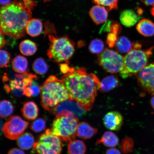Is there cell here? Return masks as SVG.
<instances>
[{
  "label": "cell",
  "instance_id": "cell-1",
  "mask_svg": "<svg viewBox=\"0 0 154 154\" xmlns=\"http://www.w3.org/2000/svg\"><path fill=\"white\" fill-rule=\"evenodd\" d=\"M63 81L71 99L76 100L85 111L91 110L97 94L100 82L95 74L85 69L71 67L63 74Z\"/></svg>",
  "mask_w": 154,
  "mask_h": 154
},
{
  "label": "cell",
  "instance_id": "cell-2",
  "mask_svg": "<svg viewBox=\"0 0 154 154\" xmlns=\"http://www.w3.org/2000/svg\"><path fill=\"white\" fill-rule=\"evenodd\" d=\"M35 3L32 0H17L2 7L1 32L15 39L24 36L26 26L31 19Z\"/></svg>",
  "mask_w": 154,
  "mask_h": 154
},
{
  "label": "cell",
  "instance_id": "cell-3",
  "mask_svg": "<svg viewBox=\"0 0 154 154\" xmlns=\"http://www.w3.org/2000/svg\"><path fill=\"white\" fill-rule=\"evenodd\" d=\"M41 105L51 111L61 102L70 99L63 81L55 76H50L40 86Z\"/></svg>",
  "mask_w": 154,
  "mask_h": 154
},
{
  "label": "cell",
  "instance_id": "cell-4",
  "mask_svg": "<svg viewBox=\"0 0 154 154\" xmlns=\"http://www.w3.org/2000/svg\"><path fill=\"white\" fill-rule=\"evenodd\" d=\"M79 119L72 113H63L56 116L51 129L53 134L66 143L76 138Z\"/></svg>",
  "mask_w": 154,
  "mask_h": 154
},
{
  "label": "cell",
  "instance_id": "cell-5",
  "mask_svg": "<svg viewBox=\"0 0 154 154\" xmlns=\"http://www.w3.org/2000/svg\"><path fill=\"white\" fill-rule=\"evenodd\" d=\"M49 38L51 45L47 51L48 57L54 62H65L68 64L69 60L74 53V42L66 35L57 37L50 35Z\"/></svg>",
  "mask_w": 154,
  "mask_h": 154
},
{
  "label": "cell",
  "instance_id": "cell-6",
  "mask_svg": "<svg viewBox=\"0 0 154 154\" xmlns=\"http://www.w3.org/2000/svg\"><path fill=\"white\" fill-rule=\"evenodd\" d=\"M154 48L153 47L145 50L134 49L127 53L124 57V67L120 72L121 76L126 78L139 72L147 65Z\"/></svg>",
  "mask_w": 154,
  "mask_h": 154
},
{
  "label": "cell",
  "instance_id": "cell-7",
  "mask_svg": "<svg viewBox=\"0 0 154 154\" xmlns=\"http://www.w3.org/2000/svg\"><path fill=\"white\" fill-rule=\"evenodd\" d=\"M62 146L60 138L48 129L35 143L33 147L38 154H60Z\"/></svg>",
  "mask_w": 154,
  "mask_h": 154
},
{
  "label": "cell",
  "instance_id": "cell-8",
  "mask_svg": "<svg viewBox=\"0 0 154 154\" xmlns=\"http://www.w3.org/2000/svg\"><path fill=\"white\" fill-rule=\"evenodd\" d=\"M97 62L106 72L116 73L122 72L124 67V58L118 52L106 49L98 55Z\"/></svg>",
  "mask_w": 154,
  "mask_h": 154
},
{
  "label": "cell",
  "instance_id": "cell-9",
  "mask_svg": "<svg viewBox=\"0 0 154 154\" xmlns=\"http://www.w3.org/2000/svg\"><path fill=\"white\" fill-rule=\"evenodd\" d=\"M29 122L18 116H11L3 125L2 131L6 137L16 140L23 133L28 126Z\"/></svg>",
  "mask_w": 154,
  "mask_h": 154
},
{
  "label": "cell",
  "instance_id": "cell-10",
  "mask_svg": "<svg viewBox=\"0 0 154 154\" xmlns=\"http://www.w3.org/2000/svg\"><path fill=\"white\" fill-rule=\"evenodd\" d=\"M136 75L138 84L142 89L154 95V62L146 65Z\"/></svg>",
  "mask_w": 154,
  "mask_h": 154
},
{
  "label": "cell",
  "instance_id": "cell-11",
  "mask_svg": "<svg viewBox=\"0 0 154 154\" xmlns=\"http://www.w3.org/2000/svg\"><path fill=\"white\" fill-rule=\"evenodd\" d=\"M85 111L76 100L69 99L59 103L50 112L56 116L63 113H70L78 118L82 116Z\"/></svg>",
  "mask_w": 154,
  "mask_h": 154
},
{
  "label": "cell",
  "instance_id": "cell-12",
  "mask_svg": "<svg viewBox=\"0 0 154 154\" xmlns=\"http://www.w3.org/2000/svg\"><path fill=\"white\" fill-rule=\"evenodd\" d=\"M104 125L109 130H120L124 123V118L120 112L117 111H110L105 115L103 119Z\"/></svg>",
  "mask_w": 154,
  "mask_h": 154
},
{
  "label": "cell",
  "instance_id": "cell-13",
  "mask_svg": "<svg viewBox=\"0 0 154 154\" xmlns=\"http://www.w3.org/2000/svg\"><path fill=\"white\" fill-rule=\"evenodd\" d=\"M13 79L9 80V84H5L6 91L11 92L13 95L20 97L24 95V87L23 78L24 74H16Z\"/></svg>",
  "mask_w": 154,
  "mask_h": 154
},
{
  "label": "cell",
  "instance_id": "cell-14",
  "mask_svg": "<svg viewBox=\"0 0 154 154\" xmlns=\"http://www.w3.org/2000/svg\"><path fill=\"white\" fill-rule=\"evenodd\" d=\"M108 11L103 6H94L90 9L89 14L90 17L96 25L103 23L107 20Z\"/></svg>",
  "mask_w": 154,
  "mask_h": 154
},
{
  "label": "cell",
  "instance_id": "cell-15",
  "mask_svg": "<svg viewBox=\"0 0 154 154\" xmlns=\"http://www.w3.org/2000/svg\"><path fill=\"white\" fill-rule=\"evenodd\" d=\"M97 132V128L92 127L87 122H82L79 123L76 136L83 139H90L95 136Z\"/></svg>",
  "mask_w": 154,
  "mask_h": 154
},
{
  "label": "cell",
  "instance_id": "cell-16",
  "mask_svg": "<svg viewBox=\"0 0 154 154\" xmlns=\"http://www.w3.org/2000/svg\"><path fill=\"white\" fill-rule=\"evenodd\" d=\"M140 18L137 13L132 9L125 10L121 13L120 17L121 23L129 28L135 25Z\"/></svg>",
  "mask_w": 154,
  "mask_h": 154
},
{
  "label": "cell",
  "instance_id": "cell-17",
  "mask_svg": "<svg viewBox=\"0 0 154 154\" xmlns=\"http://www.w3.org/2000/svg\"><path fill=\"white\" fill-rule=\"evenodd\" d=\"M23 116L29 121L35 120L38 116V106L32 101L25 103L21 109Z\"/></svg>",
  "mask_w": 154,
  "mask_h": 154
},
{
  "label": "cell",
  "instance_id": "cell-18",
  "mask_svg": "<svg viewBox=\"0 0 154 154\" xmlns=\"http://www.w3.org/2000/svg\"><path fill=\"white\" fill-rule=\"evenodd\" d=\"M119 138L114 133L110 131H107L96 142V145L103 144L108 147H114L119 143Z\"/></svg>",
  "mask_w": 154,
  "mask_h": 154
},
{
  "label": "cell",
  "instance_id": "cell-19",
  "mask_svg": "<svg viewBox=\"0 0 154 154\" xmlns=\"http://www.w3.org/2000/svg\"><path fill=\"white\" fill-rule=\"evenodd\" d=\"M137 30L145 37H151L154 35V23L149 19H144L138 23Z\"/></svg>",
  "mask_w": 154,
  "mask_h": 154
},
{
  "label": "cell",
  "instance_id": "cell-20",
  "mask_svg": "<svg viewBox=\"0 0 154 154\" xmlns=\"http://www.w3.org/2000/svg\"><path fill=\"white\" fill-rule=\"evenodd\" d=\"M119 84L118 77L115 75H110L105 77L100 82L99 88L102 92H109L116 88Z\"/></svg>",
  "mask_w": 154,
  "mask_h": 154
},
{
  "label": "cell",
  "instance_id": "cell-21",
  "mask_svg": "<svg viewBox=\"0 0 154 154\" xmlns=\"http://www.w3.org/2000/svg\"><path fill=\"white\" fill-rule=\"evenodd\" d=\"M43 26L39 19L33 18L29 20L26 26V32L32 37H36L42 33Z\"/></svg>",
  "mask_w": 154,
  "mask_h": 154
},
{
  "label": "cell",
  "instance_id": "cell-22",
  "mask_svg": "<svg viewBox=\"0 0 154 154\" xmlns=\"http://www.w3.org/2000/svg\"><path fill=\"white\" fill-rule=\"evenodd\" d=\"M115 47L119 52L127 54L134 49L133 43L126 36H121L118 38Z\"/></svg>",
  "mask_w": 154,
  "mask_h": 154
},
{
  "label": "cell",
  "instance_id": "cell-23",
  "mask_svg": "<svg viewBox=\"0 0 154 154\" xmlns=\"http://www.w3.org/2000/svg\"><path fill=\"white\" fill-rule=\"evenodd\" d=\"M35 143L34 138L32 135L29 132L23 134L17 140V144L22 149L29 150L33 147Z\"/></svg>",
  "mask_w": 154,
  "mask_h": 154
},
{
  "label": "cell",
  "instance_id": "cell-24",
  "mask_svg": "<svg viewBox=\"0 0 154 154\" xmlns=\"http://www.w3.org/2000/svg\"><path fill=\"white\" fill-rule=\"evenodd\" d=\"M28 66L27 60L23 56H17L11 62L13 70L19 74H22L26 72Z\"/></svg>",
  "mask_w": 154,
  "mask_h": 154
},
{
  "label": "cell",
  "instance_id": "cell-25",
  "mask_svg": "<svg viewBox=\"0 0 154 154\" xmlns=\"http://www.w3.org/2000/svg\"><path fill=\"white\" fill-rule=\"evenodd\" d=\"M67 151L69 154H85L87 148L82 140H74L69 142Z\"/></svg>",
  "mask_w": 154,
  "mask_h": 154
},
{
  "label": "cell",
  "instance_id": "cell-26",
  "mask_svg": "<svg viewBox=\"0 0 154 154\" xmlns=\"http://www.w3.org/2000/svg\"><path fill=\"white\" fill-rule=\"evenodd\" d=\"M19 48L21 53L26 56L33 55L37 50L35 43L29 40H25L21 42Z\"/></svg>",
  "mask_w": 154,
  "mask_h": 154
},
{
  "label": "cell",
  "instance_id": "cell-27",
  "mask_svg": "<svg viewBox=\"0 0 154 154\" xmlns=\"http://www.w3.org/2000/svg\"><path fill=\"white\" fill-rule=\"evenodd\" d=\"M34 72L40 75L45 74L48 72V65L45 60L42 57H38L34 61L32 65Z\"/></svg>",
  "mask_w": 154,
  "mask_h": 154
},
{
  "label": "cell",
  "instance_id": "cell-28",
  "mask_svg": "<svg viewBox=\"0 0 154 154\" xmlns=\"http://www.w3.org/2000/svg\"><path fill=\"white\" fill-rule=\"evenodd\" d=\"M14 112L12 103L7 100H3L0 103V116L2 118L5 119L11 116Z\"/></svg>",
  "mask_w": 154,
  "mask_h": 154
},
{
  "label": "cell",
  "instance_id": "cell-29",
  "mask_svg": "<svg viewBox=\"0 0 154 154\" xmlns=\"http://www.w3.org/2000/svg\"><path fill=\"white\" fill-rule=\"evenodd\" d=\"M104 47L105 44L99 38H96L90 42L88 49L92 54H100L104 50Z\"/></svg>",
  "mask_w": 154,
  "mask_h": 154
},
{
  "label": "cell",
  "instance_id": "cell-30",
  "mask_svg": "<svg viewBox=\"0 0 154 154\" xmlns=\"http://www.w3.org/2000/svg\"><path fill=\"white\" fill-rule=\"evenodd\" d=\"M119 0H92V3L103 6L109 11L118 9Z\"/></svg>",
  "mask_w": 154,
  "mask_h": 154
},
{
  "label": "cell",
  "instance_id": "cell-31",
  "mask_svg": "<svg viewBox=\"0 0 154 154\" xmlns=\"http://www.w3.org/2000/svg\"><path fill=\"white\" fill-rule=\"evenodd\" d=\"M134 147V140L130 137L125 138L121 141L120 146L121 152L125 154L132 152Z\"/></svg>",
  "mask_w": 154,
  "mask_h": 154
},
{
  "label": "cell",
  "instance_id": "cell-32",
  "mask_svg": "<svg viewBox=\"0 0 154 154\" xmlns=\"http://www.w3.org/2000/svg\"><path fill=\"white\" fill-rule=\"evenodd\" d=\"M46 121L42 118H38L31 123V129L35 132H39L43 131L46 127Z\"/></svg>",
  "mask_w": 154,
  "mask_h": 154
},
{
  "label": "cell",
  "instance_id": "cell-33",
  "mask_svg": "<svg viewBox=\"0 0 154 154\" xmlns=\"http://www.w3.org/2000/svg\"><path fill=\"white\" fill-rule=\"evenodd\" d=\"M10 60L9 53L5 50H1L0 51V66L1 68L7 67Z\"/></svg>",
  "mask_w": 154,
  "mask_h": 154
},
{
  "label": "cell",
  "instance_id": "cell-34",
  "mask_svg": "<svg viewBox=\"0 0 154 154\" xmlns=\"http://www.w3.org/2000/svg\"><path fill=\"white\" fill-rule=\"evenodd\" d=\"M118 38L117 35L112 32L108 34L106 42L109 47L112 48L115 47Z\"/></svg>",
  "mask_w": 154,
  "mask_h": 154
},
{
  "label": "cell",
  "instance_id": "cell-35",
  "mask_svg": "<svg viewBox=\"0 0 154 154\" xmlns=\"http://www.w3.org/2000/svg\"><path fill=\"white\" fill-rule=\"evenodd\" d=\"M122 26L120 23L116 21H112L110 29V32L116 34L118 35L120 34L122 31Z\"/></svg>",
  "mask_w": 154,
  "mask_h": 154
},
{
  "label": "cell",
  "instance_id": "cell-36",
  "mask_svg": "<svg viewBox=\"0 0 154 154\" xmlns=\"http://www.w3.org/2000/svg\"><path fill=\"white\" fill-rule=\"evenodd\" d=\"M112 21L107 20L102 26L100 31V33L104 32H110V26Z\"/></svg>",
  "mask_w": 154,
  "mask_h": 154
},
{
  "label": "cell",
  "instance_id": "cell-37",
  "mask_svg": "<svg viewBox=\"0 0 154 154\" xmlns=\"http://www.w3.org/2000/svg\"><path fill=\"white\" fill-rule=\"evenodd\" d=\"M7 154H26L22 149L14 148L10 150Z\"/></svg>",
  "mask_w": 154,
  "mask_h": 154
},
{
  "label": "cell",
  "instance_id": "cell-38",
  "mask_svg": "<svg viewBox=\"0 0 154 154\" xmlns=\"http://www.w3.org/2000/svg\"><path fill=\"white\" fill-rule=\"evenodd\" d=\"M105 154H121V153L120 150L116 148H112L107 149Z\"/></svg>",
  "mask_w": 154,
  "mask_h": 154
},
{
  "label": "cell",
  "instance_id": "cell-39",
  "mask_svg": "<svg viewBox=\"0 0 154 154\" xmlns=\"http://www.w3.org/2000/svg\"><path fill=\"white\" fill-rule=\"evenodd\" d=\"M7 45H8V43L5 39L4 34L1 32V45H0V47H1V49L5 47Z\"/></svg>",
  "mask_w": 154,
  "mask_h": 154
},
{
  "label": "cell",
  "instance_id": "cell-40",
  "mask_svg": "<svg viewBox=\"0 0 154 154\" xmlns=\"http://www.w3.org/2000/svg\"><path fill=\"white\" fill-rule=\"evenodd\" d=\"M60 70L61 72L63 73V74H66L70 69L68 64L67 63H63L60 65Z\"/></svg>",
  "mask_w": 154,
  "mask_h": 154
},
{
  "label": "cell",
  "instance_id": "cell-41",
  "mask_svg": "<svg viewBox=\"0 0 154 154\" xmlns=\"http://www.w3.org/2000/svg\"><path fill=\"white\" fill-rule=\"evenodd\" d=\"M146 6L154 5V0H140Z\"/></svg>",
  "mask_w": 154,
  "mask_h": 154
},
{
  "label": "cell",
  "instance_id": "cell-42",
  "mask_svg": "<svg viewBox=\"0 0 154 154\" xmlns=\"http://www.w3.org/2000/svg\"><path fill=\"white\" fill-rule=\"evenodd\" d=\"M11 0H0L1 5L5 6L10 3Z\"/></svg>",
  "mask_w": 154,
  "mask_h": 154
},
{
  "label": "cell",
  "instance_id": "cell-43",
  "mask_svg": "<svg viewBox=\"0 0 154 154\" xmlns=\"http://www.w3.org/2000/svg\"><path fill=\"white\" fill-rule=\"evenodd\" d=\"M137 13L138 15L140 17V16H141V15L143 14V9L137 7Z\"/></svg>",
  "mask_w": 154,
  "mask_h": 154
},
{
  "label": "cell",
  "instance_id": "cell-44",
  "mask_svg": "<svg viewBox=\"0 0 154 154\" xmlns=\"http://www.w3.org/2000/svg\"><path fill=\"white\" fill-rule=\"evenodd\" d=\"M151 104L152 107L154 109V95H153L151 100Z\"/></svg>",
  "mask_w": 154,
  "mask_h": 154
},
{
  "label": "cell",
  "instance_id": "cell-45",
  "mask_svg": "<svg viewBox=\"0 0 154 154\" xmlns=\"http://www.w3.org/2000/svg\"><path fill=\"white\" fill-rule=\"evenodd\" d=\"M151 13L152 15L154 17V5L151 10Z\"/></svg>",
  "mask_w": 154,
  "mask_h": 154
}]
</instances>
